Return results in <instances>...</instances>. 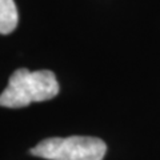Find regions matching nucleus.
Masks as SVG:
<instances>
[{
  "label": "nucleus",
  "mask_w": 160,
  "mask_h": 160,
  "mask_svg": "<svg viewBox=\"0 0 160 160\" xmlns=\"http://www.w3.org/2000/svg\"><path fill=\"white\" fill-rule=\"evenodd\" d=\"M59 93V83L52 71L16 69L9 78L8 86L0 95V106L23 108L33 102H46Z\"/></svg>",
  "instance_id": "f257e3e1"
},
{
  "label": "nucleus",
  "mask_w": 160,
  "mask_h": 160,
  "mask_svg": "<svg viewBox=\"0 0 160 160\" xmlns=\"http://www.w3.org/2000/svg\"><path fill=\"white\" fill-rule=\"evenodd\" d=\"M107 146L92 136L49 138L29 149L32 156L47 160H103Z\"/></svg>",
  "instance_id": "f03ea898"
},
{
  "label": "nucleus",
  "mask_w": 160,
  "mask_h": 160,
  "mask_svg": "<svg viewBox=\"0 0 160 160\" xmlns=\"http://www.w3.org/2000/svg\"><path fill=\"white\" fill-rule=\"evenodd\" d=\"M19 15L13 0H0V33H11L18 26Z\"/></svg>",
  "instance_id": "7ed1b4c3"
}]
</instances>
